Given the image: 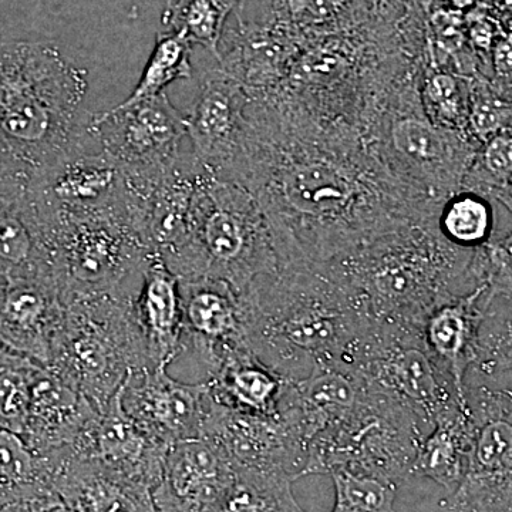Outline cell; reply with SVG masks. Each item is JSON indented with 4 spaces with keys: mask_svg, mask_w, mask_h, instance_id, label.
<instances>
[{
    "mask_svg": "<svg viewBox=\"0 0 512 512\" xmlns=\"http://www.w3.org/2000/svg\"><path fill=\"white\" fill-rule=\"evenodd\" d=\"M225 180L258 201L279 269L318 268L439 215L384 168L359 131L322 126L276 93L251 97Z\"/></svg>",
    "mask_w": 512,
    "mask_h": 512,
    "instance_id": "obj_1",
    "label": "cell"
},
{
    "mask_svg": "<svg viewBox=\"0 0 512 512\" xmlns=\"http://www.w3.org/2000/svg\"><path fill=\"white\" fill-rule=\"evenodd\" d=\"M247 345L289 380L315 367H353L373 323L318 268H282L247 293Z\"/></svg>",
    "mask_w": 512,
    "mask_h": 512,
    "instance_id": "obj_2",
    "label": "cell"
},
{
    "mask_svg": "<svg viewBox=\"0 0 512 512\" xmlns=\"http://www.w3.org/2000/svg\"><path fill=\"white\" fill-rule=\"evenodd\" d=\"M436 221L386 232L320 268L373 325L420 332L439 303L476 288L474 251L446 241Z\"/></svg>",
    "mask_w": 512,
    "mask_h": 512,
    "instance_id": "obj_3",
    "label": "cell"
},
{
    "mask_svg": "<svg viewBox=\"0 0 512 512\" xmlns=\"http://www.w3.org/2000/svg\"><path fill=\"white\" fill-rule=\"evenodd\" d=\"M89 73L47 45L0 50V157L37 177L97 143L84 110Z\"/></svg>",
    "mask_w": 512,
    "mask_h": 512,
    "instance_id": "obj_4",
    "label": "cell"
},
{
    "mask_svg": "<svg viewBox=\"0 0 512 512\" xmlns=\"http://www.w3.org/2000/svg\"><path fill=\"white\" fill-rule=\"evenodd\" d=\"M421 70L423 66L414 67L394 82L365 140L403 187L440 211L444 201L463 188L481 144L427 117L420 97Z\"/></svg>",
    "mask_w": 512,
    "mask_h": 512,
    "instance_id": "obj_5",
    "label": "cell"
},
{
    "mask_svg": "<svg viewBox=\"0 0 512 512\" xmlns=\"http://www.w3.org/2000/svg\"><path fill=\"white\" fill-rule=\"evenodd\" d=\"M167 268L178 279H221L241 295L261 279L275 275L278 256L254 195L244 185L207 168L195 202L190 238Z\"/></svg>",
    "mask_w": 512,
    "mask_h": 512,
    "instance_id": "obj_6",
    "label": "cell"
},
{
    "mask_svg": "<svg viewBox=\"0 0 512 512\" xmlns=\"http://www.w3.org/2000/svg\"><path fill=\"white\" fill-rule=\"evenodd\" d=\"M40 231L64 305L90 296L133 295L156 258L127 212L60 218L43 222Z\"/></svg>",
    "mask_w": 512,
    "mask_h": 512,
    "instance_id": "obj_7",
    "label": "cell"
},
{
    "mask_svg": "<svg viewBox=\"0 0 512 512\" xmlns=\"http://www.w3.org/2000/svg\"><path fill=\"white\" fill-rule=\"evenodd\" d=\"M131 296H90L67 302L53 349L49 369L99 410L133 370L151 367L131 313Z\"/></svg>",
    "mask_w": 512,
    "mask_h": 512,
    "instance_id": "obj_8",
    "label": "cell"
},
{
    "mask_svg": "<svg viewBox=\"0 0 512 512\" xmlns=\"http://www.w3.org/2000/svg\"><path fill=\"white\" fill-rule=\"evenodd\" d=\"M421 424L410 407L366 382L355 410L309 441L302 477L348 470L400 485L413 476L426 437Z\"/></svg>",
    "mask_w": 512,
    "mask_h": 512,
    "instance_id": "obj_9",
    "label": "cell"
},
{
    "mask_svg": "<svg viewBox=\"0 0 512 512\" xmlns=\"http://www.w3.org/2000/svg\"><path fill=\"white\" fill-rule=\"evenodd\" d=\"M470 451L463 480L441 500L450 512H512V390H467Z\"/></svg>",
    "mask_w": 512,
    "mask_h": 512,
    "instance_id": "obj_10",
    "label": "cell"
},
{
    "mask_svg": "<svg viewBox=\"0 0 512 512\" xmlns=\"http://www.w3.org/2000/svg\"><path fill=\"white\" fill-rule=\"evenodd\" d=\"M353 369L410 407L430 429L460 407L453 383L427 352L419 330L373 325Z\"/></svg>",
    "mask_w": 512,
    "mask_h": 512,
    "instance_id": "obj_11",
    "label": "cell"
},
{
    "mask_svg": "<svg viewBox=\"0 0 512 512\" xmlns=\"http://www.w3.org/2000/svg\"><path fill=\"white\" fill-rule=\"evenodd\" d=\"M90 133L123 170L157 171L183 156L187 127L185 114L163 93L92 114Z\"/></svg>",
    "mask_w": 512,
    "mask_h": 512,
    "instance_id": "obj_12",
    "label": "cell"
},
{
    "mask_svg": "<svg viewBox=\"0 0 512 512\" xmlns=\"http://www.w3.org/2000/svg\"><path fill=\"white\" fill-rule=\"evenodd\" d=\"M93 146L99 144L77 148L39 175V225L111 212L133 215L123 170L109 154Z\"/></svg>",
    "mask_w": 512,
    "mask_h": 512,
    "instance_id": "obj_13",
    "label": "cell"
},
{
    "mask_svg": "<svg viewBox=\"0 0 512 512\" xmlns=\"http://www.w3.org/2000/svg\"><path fill=\"white\" fill-rule=\"evenodd\" d=\"M202 437L218 444L234 467L284 473L295 481L302 478L308 447L285 414L234 412L210 397Z\"/></svg>",
    "mask_w": 512,
    "mask_h": 512,
    "instance_id": "obj_14",
    "label": "cell"
},
{
    "mask_svg": "<svg viewBox=\"0 0 512 512\" xmlns=\"http://www.w3.org/2000/svg\"><path fill=\"white\" fill-rule=\"evenodd\" d=\"M120 396L128 416L161 443L173 446L202 437L210 403L205 383H184L167 369L144 367L127 376Z\"/></svg>",
    "mask_w": 512,
    "mask_h": 512,
    "instance_id": "obj_15",
    "label": "cell"
},
{
    "mask_svg": "<svg viewBox=\"0 0 512 512\" xmlns=\"http://www.w3.org/2000/svg\"><path fill=\"white\" fill-rule=\"evenodd\" d=\"M180 289L184 353L197 363L205 382L229 350L248 346L247 306L244 296L221 279H180Z\"/></svg>",
    "mask_w": 512,
    "mask_h": 512,
    "instance_id": "obj_16",
    "label": "cell"
},
{
    "mask_svg": "<svg viewBox=\"0 0 512 512\" xmlns=\"http://www.w3.org/2000/svg\"><path fill=\"white\" fill-rule=\"evenodd\" d=\"M249 101L248 90L218 63L202 74L197 96L185 114L192 154L218 177L227 175L238 156Z\"/></svg>",
    "mask_w": 512,
    "mask_h": 512,
    "instance_id": "obj_17",
    "label": "cell"
},
{
    "mask_svg": "<svg viewBox=\"0 0 512 512\" xmlns=\"http://www.w3.org/2000/svg\"><path fill=\"white\" fill-rule=\"evenodd\" d=\"M234 473L227 454L207 437L175 443L151 491L154 507L157 512H212Z\"/></svg>",
    "mask_w": 512,
    "mask_h": 512,
    "instance_id": "obj_18",
    "label": "cell"
},
{
    "mask_svg": "<svg viewBox=\"0 0 512 512\" xmlns=\"http://www.w3.org/2000/svg\"><path fill=\"white\" fill-rule=\"evenodd\" d=\"M170 447L151 437L128 416L119 390L72 450L77 456L100 461L110 470L153 491Z\"/></svg>",
    "mask_w": 512,
    "mask_h": 512,
    "instance_id": "obj_19",
    "label": "cell"
},
{
    "mask_svg": "<svg viewBox=\"0 0 512 512\" xmlns=\"http://www.w3.org/2000/svg\"><path fill=\"white\" fill-rule=\"evenodd\" d=\"M64 311L52 275L20 278L0 291V343L49 367Z\"/></svg>",
    "mask_w": 512,
    "mask_h": 512,
    "instance_id": "obj_20",
    "label": "cell"
},
{
    "mask_svg": "<svg viewBox=\"0 0 512 512\" xmlns=\"http://www.w3.org/2000/svg\"><path fill=\"white\" fill-rule=\"evenodd\" d=\"M484 286L439 303L424 320L420 338L436 365L453 383L458 404L467 413L468 367L476 362L478 335L487 308Z\"/></svg>",
    "mask_w": 512,
    "mask_h": 512,
    "instance_id": "obj_21",
    "label": "cell"
},
{
    "mask_svg": "<svg viewBox=\"0 0 512 512\" xmlns=\"http://www.w3.org/2000/svg\"><path fill=\"white\" fill-rule=\"evenodd\" d=\"M52 460L53 493L74 512H157L146 485L121 476L72 448L47 454Z\"/></svg>",
    "mask_w": 512,
    "mask_h": 512,
    "instance_id": "obj_22",
    "label": "cell"
},
{
    "mask_svg": "<svg viewBox=\"0 0 512 512\" xmlns=\"http://www.w3.org/2000/svg\"><path fill=\"white\" fill-rule=\"evenodd\" d=\"M100 410L53 370L37 365L22 439L39 456L76 446Z\"/></svg>",
    "mask_w": 512,
    "mask_h": 512,
    "instance_id": "obj_23",
    "label": "cell"
},
{
    "mask_svg": "<svg viewBox=\"0 0 512 512\" xmlns=\"http://www.w3.org/2000/svg\"><path fill=\"white\" fill-rule=\"evenodd\" d=\"M301 49L295 37L276 23L238 20L218 63L249 96H264L284 86Z\"/></svg>",
    "mask_w": 512,
    "mask_h": 512,
    "instance_id": "obj_24",
    "label": "cell"
},
{
    "mask_svg": "<svg viewBox=\"0 0 512 512\" xmlns=\"http://www.w3.org/2000/svg\"><path fill=\"white\" fill-rule=\"evenodd\" d=\"M130 305L150 366L167 369L184 353L180 279L156 256L147 265Z\"/></svg>",
    "mask_w": 512,
    "mask_h": 512,
    "instance_id": "obj_25",
    "label": "cell"
},
{
    "mask_svg": "<svg viewBox=\"0 0 512 512\" xmlns=\"http://www.w3.org/2000/svg\"><path fill=\"white\" fill-rule=\"evenodd\" d=\"M212 402L234 412L275 416L292 380L265 365L248 346L229 350L205 379Z\"/></svg>",
    "mask_w": 512,
    "mask_h": 512,
    "instance_id": "obj_26",
    "label": "cell"
},
{
    "mask_svg": "<svg viewBox=\"0 0 512 512\" xmlns=\"http://www.w3.org/2000/svg\"><path fill=\"white\" fill-rule=\"evenodd\" d=\"M268 22L282 26L302 47L366 25L382 0H256Z\"/></svg>",
    "mask_w": 512,
    "mask_h": 512,
    "instance_id": "obj_27",
    "label": "cell"
},
{
    "mask_svg": "<svg viewBox=\"0 0 512 512\" xmlns=\"http://www.w3.org/2000/svg\"><path fill=\"white\" fill-rule=\"evenodd\" d=\"M470 437L468 412L456 407L443 414L421 441L413 476L430 478L453 493L466 471Z\"/></svg>",
    "mask_w": 512,
    "mask_h": 512,
    "instance_id": "obj_28",
    "label": "cell"
},
{
    "mask_svg": "<svg viewBox=\"0 0 512 512\" xmlns=\"http://www.w3.org/2000/svg\"><path fill=\"white\" fill-rule=\"evenodd\" d=\"M293 481L284 473L235 467L231 484L212 512H305L293 497Z\"/></svg>",
    "mask_w": 512,
    "mask_h": 512,
    "instance_id": "obj_29",
    "label": "cell"
},
{
    "mask_svg": "<svg viewBox=\"0 0 512 512\" xmlns=\"http://www.w3.org/2000/svg\"><path fill=\"white\" fill-rule=\"evenodd\" d=\"M241 0H168L163 25L191 45L204 47L220 62L225 23L237 12Z\"/></svg>",
    "mask_w": 512,
    "mask_h": 512,
    "instance_id": "obj_30",
    "label": "cell"
},
{
    "mask_svg": "<svg viewBox=\"0 0 512 512\" xmlns=\"http://www.w3.org/2000/svg\"><path fill=\"white\" fill-rule=\"evenodd\" d=\"M436 222L441 237L467 251L484 247L497 232L494 201L468 190L447 198Z\"/></svg>",
    "mask_w": 512,
    "mask_h": 512,
    "instance_id": "obj_31",
    "label": "cell"
},
{
    "mask_svg": "<svg viewBox=\"0 0 512 512\" xmlns=\"http://www.w3.org/2000/svg\"><path fill=\"white\" fill-rule=\"evenodd\" d=\"M470 82L456 73L423 66L420 97L424 113L437 126L470 134Z\"/></svg>",
    "mask_w": 512,
    "mask_h": 512,
    "instance_id": "obj_32",
    "label": "cell"
},
{
    "mask_svg": "<svg viewBox=\"0 0 512 512\" xmlns=\"http://www.w3.org/2000/svg\"><path fill=\"white\" fill-rule=\"evenodd\" d=\"M191 43L175 32L158 33L156 46L144 67L140 82L123 103H136L138 100L165 93V87L175 80L191 79Z\"/></svg>",
    "mask_w": 512,
    "mask_h": 512,
    "instance_id": "obj_33",
    "label": "cell"
},
{
    "mask_svg": "<svg viewBox=\"0 0 512 512\" xmlns=\"http://www.w3.org/2000/svg\"><path fill=\"white\" fill-rule=\"evenodd\" d=\"M36 363L0 346V427L22 436L28 421Z\"/></svg>",
    "mask_w": 512,
    "mask_h": 512,
    "instance_id": "obj_34",
    "label": "cell"
},
{
    "mask_svg": "<svg viewBox=\"0 0 512 512\" xmlns=\"http://www.w3.org/2000/svg\"><path fill=\"white\" fill-rule=\"evenodd\" d=\"M468 131L480 144L504 131H512V89L497 86L488 77H473Z\"/></svg>",
    "mask_w": 512,
    "mask_h": 512,
    "instance_id": "obj_35",
    "label": "cell"
},
{
    "mask_svg": "<svg viewBox=\"0 0 512 512\" xmlns=\"http://www.w3.org/2000/svg\"><path fill=\"white\" fill-rule=\"evenodd\" d=\"M474 286H484L485 308L497 299L512 301V228L494 234L488 244L474 251L470 264Z\"/></svg>",
    "mask_w": 512,
    "mask_h": 512,
    "instance_id": "obj_36",
    "label": "cell"
},
{
    "mask_svg": "<svg viewBox=\"0 0 512 512\" xmlns=\"http://www.w3.org/2000/svg\"><path fill=\"white\" fill-rule=\"evenodd\" d=\"M330 477L336 495L332 512H393L399 485L348 470L335 471Z\"/></svg>",
    "mask_w": 512,
    "mask_h": 512,
    "instance_id": "obj_37",
    "label": "cell"
},
{
    "mask_svg": "<svg viewBox=\"0 0 512 512\" xmlns=\"http://www.w3.org/2000/svg\"><path fill=\"white\" fill-rule=\"evenodd\" d=\"M511 178L512 131H504L481 144L461 190L477 192L493 200Z\"/></svg>",
    "mask_w": 512,
    "mask_h": 512,
    "instance_id": "obj_38",
    "label": "cell"
},
{
    "mask_svg": "<svg viewBox=\"0 0 512 512\" xmlns=\"http://www.w3.org/2000/svg\"><path fill=\"white\" fill-rule=\"evenodd\" d=\"M504 311H487L478 335L474 367L487 376L512 370V301Z\"/></svg>",
    "mask_w": 512,
    "mask_h": 512,
    "instance_id": "obj_39",
    "label": "cell"
},
{
    "mask_svg": "<svg viewBox=\"0 0 512 512\" xmlns=\"http://www.w3.org/2000/svg\"><path fill=\"white\" fill-rule=\"evenodd\" d=\"M491 80L504 89H512V20L504 22L490 56Z\"/></svg>",
    "mask_w": 512,
    "mask_h": 512,
    "instance_id": "obj_40",
    "label": "cell"
},
{
    "mask_svg": "<svg viewBox=\"0 0 512 512\" xmlns=\"http://www.w3.org/2000/svg\"><path fill=\"white\" fill-rule=\"evenodd\" d=\"M441 5L456 12L467 13L480 6H491V0H439Z\"/></svg>",
    "mask_w": 512,
    "mask_h": 512,
    "instance_id": "obj_41",
    "label": "cell"
},
{
    "mask_svg": "<svg viewBox=\"0 0 512 512\" xmlns=\"http://www.w3.org/2000/svg\"><path fill=\"white\" fill-rule=\"evenodd\" d=\"M493 200L503 205L504 210L508 212L512 220V178L504 187H501L500 190L497 191Z\"/></svg>",
    "mask_w": 512,
    "mask_h": 512,
    "instance_id": "obj_42",
    "label": "cell"
},
{
    "mask_svg": "<svg viewBox=\"0 0 512 512\" xmlns=\"http://www.w3.org/2000/svg\"><path fill=\"white\" fill-rule=\"evenodd\" d=\"M406 2L409 3H416V5H426V3H429L430 0H406Z\"/></svg>",
    "mask_w": 512,
    "mask_h": 512,
    "instance_id": "obj_43",
    "label": "cell"
}]
</instances>
